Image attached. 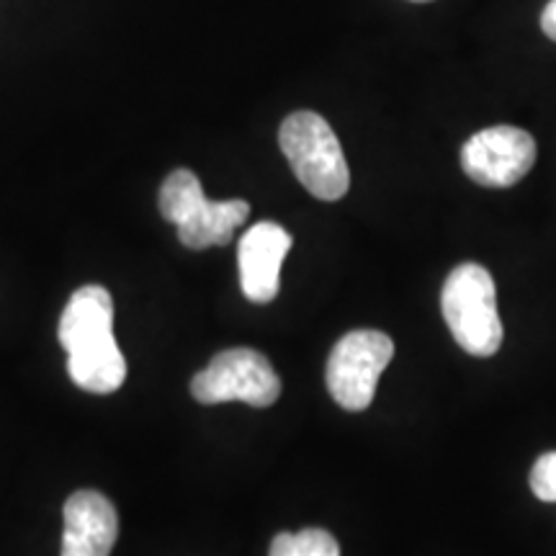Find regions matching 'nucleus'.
Segmentation results:
<instances>
[{
	"label": "nucleus",
	"instance_id": "f257e3e1",
	"mask_svg": "<svg viewBox=\"0 0 556 556\" xmlns=\"http://www.w3.org/2000/svg\"><path fill=\"white\" fill-rule=\"evenodd\" d=\"M60 343L67 351V374L90 394L116 392L127 379V361L114 340V302L103 287H83L70 296L60 317Z\"/></svg>",
	"mask_w": 556,
	"mask_h": 556
},
{
	"label": "nucleus",
	"instance_id": "f03ea898",
	"mask_svg": "<svg viewBox=\"0 0 556 556\" xmlns=\"http://www.w3.org/2000/svg\"><path fill=\"white\" fill-rule=\"evenodd\" d=\"M441 309L451 336L469 356L490 358L503 348L495 278L479 263H462L443 283Z\"/></svg>",
	"mask_w": 556,
	"mask_h": 556
},
{
	"label": "nucleus",
	"instance_id": "7ed1b4c3",
	"mask_svg": "<svg viewBox=\"0 0 556 556\" xmlns=\"http://www.w3.org/2000/svg\"><path fill=\"white\" fill-rule=\"evenodd\" d=\"M278 144L299 184L323 201L343 199L351 189L343 148L336 131L315 111H294L278 129Z\"/></svg>",
	"mask_w": 556,
	"mask_h": 556
},
{
	"label": "nucleus",
	"instance_id": "20e7f679",
	"mask_svg": "<svg viewBox=\"0 0 556 556\" xmlns=\"http://www.w3.org/2000/svg\"><path fill=\"white\" fill-rule=\"evenodd\" d=\"M160 212L176 225L186 248L206 250L232 242L238 227L250 217V204L242 199L208 201L201 180L191 170L178 168L160 189Z\"/></svg>",
	"mask_w": 556,
	"mask_h": 556
},
{
	"label": "nucleus",
	"instance_id": "39448f33",
	"mask_svg": "<svg viewBox=\"0 0 556 556\" xmlns=\"http://www.w3.org/2000/svg\"><path fill=\"white\" fill-rule=\"evenodd\" d=\"M191 394L201 405L248 402L253 407H268L281 397V379L263 353L253 348H229L193 377Z\"/></svg>",
	"mask_w": 556,
	"mask_h": 556
},
{
	"label": "nucleus",
	"instance_id": "423d86ee",
	"mask_svg": "<svg viewBox=\"0 0 556 556\" xmlns=\"http://www.w3.org/2000/svg\"><path fill=\"white\" fill-rule=\"evenodd\" d=\"M392 356V338L379 330H353L340 338L325 371L332 400L348 413L366 409L374 402L381 374Z\"/></svg>",
	"mask_w": 556,
	"mask_h": 556
},
{
	"label": "nucleus",
	"instance_id": "0eeeda50",
	"mask_svg": "<svg viewBox=\"0 0 556 556\" xmlns=\"http://www.w3.org/2000/svg\"><path fill=\"white\" fill-rule=\"evenodd\" d=\"M536 163V139L518 127H486L467 139L462 168L484 189H510Z\"/></svg>",
	"mask_w": 556,
	"mask_h": 556
},
{
	"label": "nucleus",
	"instance_id": "6e6552de",
	"mask_svg": "<svg viewBox=\"0 0 556 556\" xmlns=\"http://www.w3.org/2000/svg\"><path fill=\"white\" fill-rule=\"evenodd\" d=\"M291 235L276 222H258L240 238V287L250 302H274L281 287V266L291 250Z\"/></svg>",
	"mask_w": 556,
	"mask_h": 556
},
{
	"label": "nucleus",
	"instance_id": "1a4fd4ad",
	"mask_svg": "<svg viewBox=\"0 0 556 556\" xmlns=\"http://www.w3.org/2000/svg\"><path fill=\"white\" fill-rule=\"evenodd\" d=\"M62 556H109L119 536L116 507L101 492L80 490L65 503Z\"/></svg>",
	"mask_w": 556,
	"mask_h": 556
},
{
	"label": "nucleus",
	"instance_id": "9d476101",
	"mask_svg": "<svg viewBox=\"0 0 556 556\" xmlns=\"http://www.w3.org/2000/svg\"><path fill=\"white\" fill-rule=\"evenodd\" d=\"M268 556H340V546L325 528H304L296 533H278Z\"/></svg>",
	"mask_w": 556,
	"mask_h": 556
},
{
	"label": "nucleus",
	"instance_id": "9b49d317",
	"mask_svg": "<svg viewBox=\"0 0 556 556\" xmlns=\"http://www.w3.org/2000/svg\"><path fill=\"white\" fill-rule=\"evenodd\" d=\"M531 490L541 503H556V451L539 456L531 469Z\"/></svg>",
	"mask_w": 556,
	"mask_h": 556
},
{
	"label": "nucleus",
	"instance_id": "f8f14e48",
	"mask_svg": "<svg viewBox=\"0 0 556 556\" xmlns=\"http://www.w3.org/2000/svg\"><path fill=\"white\" fill-rule=\"evenodd\" d=\"M541 29L552 41H556V0H548L544 13H541Z\"/></svg>",
	"mask_w": 556,
	"mask_h": 556
},
{
	"label": "nucleus",
	"instance_id": "ddd939ff",
	"mask_svg": "<svg viewBox=\"0 0 556 556\" xmlns=\"http://www.w3.org/2000/svg\"><path fill=\"white\" fill-rule=\"evenodd\" d=\"M413 3H430V0H413Z\"/></svg>",
	"mask_w": 556,
	"mask_h": 556
}]
</instances>
